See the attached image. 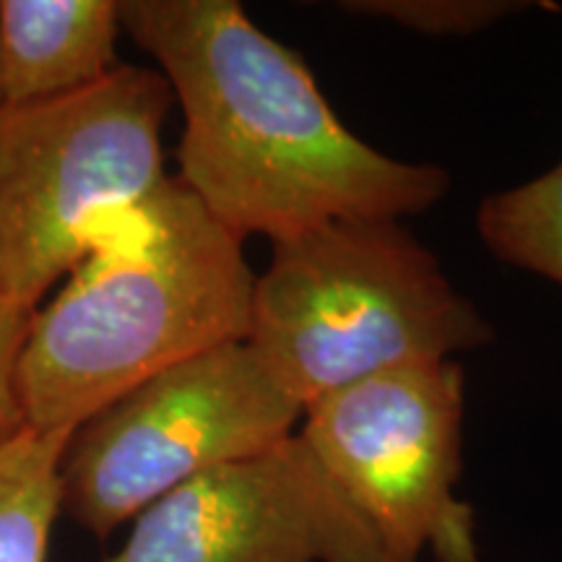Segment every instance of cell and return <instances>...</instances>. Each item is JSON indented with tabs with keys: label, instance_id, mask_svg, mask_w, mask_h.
Listing matches in <instances>:
<instances>
[{
	"label": "cell",
	"instance_id": "8992f818",
	"mask_svg": "<svg viewBox=\"0 0 562 562\" xmlns=\"http://www.w3.org/2000/svg\"><path fill=\"white\" fill-rule=\"evenodd\" d=\"M467 378L456 360L391 370L305 406L300 440L391 562H480L461 480Z\"/></svg>",
	"mask_w": 562,
	"mask_h": 562
},
{
	"label": "cell",
	"instance_id": "3957f363",
	"mask_svg": "<svg viewBox=\"0 0 562 562\" xmlns=\"http://www.w3.org/2000/svg\"><path fill=\"white\" fill-rule=\"evenodd\" d=\"M492 326L402 222H328L271 243L248 344L302 406L364 378L456 360Z\"/></svg>",
	"mask_w": 562,
	"mask_h": 562
},
{
	"label": "cell",
	"instance_id": "6da1fadb",
	"mask_svg": "<svg viewBox=\"0 0 562 562\" xmlns=\"http://www.w3.org/2000/svg\"><path fill=\"white\" fill-rule=\"evenodd\" d=\"M117 11L182 110L178 180L243 240L277 243L328 222H402L446 199L442 167L372 149L300 55L235 0H121Z\"/></svg>",
	"mask_w": 562,
	"mask_h": 562
},
{
	"label": "cell",
	"instance_id": "277c9868",
	"mask_svg": "<svg viewBox=\"0 0 562 562\" xmlns=\"http://www.w3.org/2000/svg\"><path fill=\"white\" fill-rule=\"evenodd\" d=\"M172 91L154 68L117 63L58 100L0 104V294L37 311L165 172Z\"/></svg>",
	"mask_w": 562,
	"mask_h": 562
},
{
	"label": "cell",
	"instance_id": "5b68a950",
	"mask_svg": "<svg viewBox=\"0 0 562 562\" xmlns=\"http://www.w3.org/2000/svg\"><path fill=\"white\" fill-rule=\"evenodd\" d=\"M302 414L248 339L220 344L157 372L74 432L60 513L108 539L193 476L292 438Z\"/></svg>",
	"mask_w": 562,
	"mask_h": 562
},
{
	"label": "cell",
	"instance_id": "52a82bcc",
	"mask_svg": "<svg viewBox=\"0 0 562 562\" xmlns=\"http://www.w3.org/2000/svg\"><path fill=\"white\" fill-rule=\"evenodd\" d=\"M104 562H391L294 432L180 484Z\"/></svg>",
	"mask_w": 562,
	"mask_h": 562
},
{
	"label": "cell",
	"instance_id": "8fae6325",
	"mask_svg": "<svg viewBox=\"0 0 562 562\" xmlns=\"http://www.w3.org/2000/svg\"><path fill=\"white\" fill-rule=\"evenodd\" d=\"M547 3L529 0H341L339 11L385 19L425 37H469L513 13Z\"/></svg>",
	"mask_w": 562,
	"mask_h": 562
},
{
	"label": "cell",
	"instance_id": "9c48e42d",
	"mask_svg": "<svg viewBox=\"0 0 562 562\" xmlns=\"http://www.w3.org/2000/svg\"><path fill=\"white\" fill-rule=\"evenodd\" d=\"M74 435L19 427L0 438V562H45Z\"/></svg>",
	"mask_w": 562,
	"mask_h": 562
},
{
	"label": "cell",
	"instance_id": "30bf717a",
	"mask_svg": "<svg viewBox=\"0 0 562 562\" xmlns=\"http://www.w3.org/2000/svg\"><path fill=\"white\" fill-rule=\"evenodd\" d=\"M476 232L503 263L562 286V161L524 186L487 195L476 209Z\"/></svg>",
	"mask_w": 562,
	"mask_h": 562
},
{
	"label": "cell",
	"instance_id": "7a4b0ae2",
	"mask_svg": "<svg viewBox=\"0 0 562 562\" xmlns=\"http://www.w3.org/2000/svg\"><path fill=\"white\" fill-rule=\"evenodd\" d=\"M252 286L243 237L167 178L34 311L16 372L24 425L74 435L157 372L248 339Z\"/></svg>",
	"mask_w": 562,
	"mask_h": 562
},
{
	"label": "cell",
	"instance_id": "ba28073f",
	"mask_svg": "<svg viewBox=\"0 0 562 562\" xmlns=\"http://www.w3.org/2000/svg\"><path fill=\"white\" fill-rule=\"evenodd\" d=\"M115 0H0V104L58 100L117 66Z\"/></svg>",
	"mask_w": 562,
	"mask_h": 562
},
{
	"label": "cell",
	"instance_id": "7c38bea8",
	"mask_svg": "<svg viewBox=\"0 0 562 562\" xmlns=\"http://www.w3.org/2000/svg\"><path fill=\"white\" fill-rule=\"evenodd\" d=\"M32 318L34 311H26V307L16 305L5 294H0V438L24 427L16 391V372Z\"/></svg>",
	"mask_w": 562,
	"mask_h": 562
}]
</instances>
